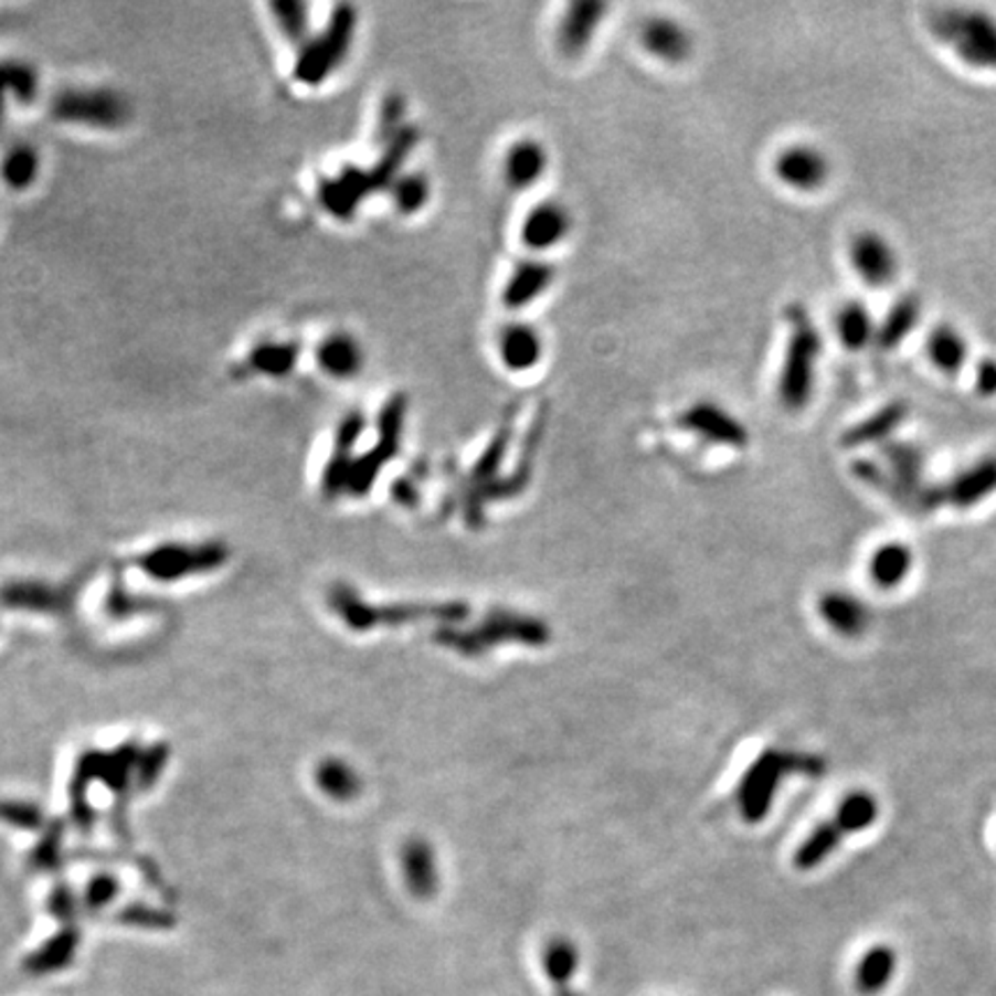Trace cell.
Returning a JSON list of instances; mask_svg holds the SVG:
<instances>
[{
  "instance_id": "obj_39",
  "label": "cell",
  "mask_w": 996,
  "mask_h": 996,
  "mask_svg": "<svg viewBox=\"0 0 996 996\" xmlns=\"http://www.w3.org/2000/svg\"><path fill=\"white\" fill-rule=\"evenodd\" d=\"M508 445H510V427H501V430H498V432L494 434V438L489 441V445L485 448V453H483L480 459L476 462L474 474H470V480H468V487L478 489V487H483V485L496 480L498 468H501V464H504V459H506Z\"/></svg>"
},
{
  "instance_id": "obj_42",
  "label": "cell",
  "mask_w": 996,
  "mask_h": 996,
  "mask_svg": "<svg viewBox=\"0 0 996 996\" xmlns=\"http://www.w3.org/2000/svg\"><path fill=\"white\" fill-rule=\"evenodd\" d=\"M273 12L277 14V21L282 31L288 35L292 42H303L307 35V6L294 3V0H282V3L273 6Z\"/></svg>"
},
{
  "instance_id": "obj_22",
  "label": "cell",
  "mask_w": 996,
  "mask_h": 996,
  "mask_svg": "<svg viewBox=\"0 0 996 996\" xmlns=\"http://www.w3.org/2000/svg\"><path fill=\"white\" fill-rule=\"evenodd\" d=\"M549 155L538 139H519L515 141L504 160V176L510 190H529L547 173Z\"/></svg>"
},
{
  "instance_id": "obj_13",
  "label": "cell",
  "mask_w": 996,
  "mask_h": 996,
  "mask_svg": "<svg viewBox=\"0 0 996 996\" xmlns=\"http://www.w3.org/2000/svg\"><path fill=\"white\" fill-rule=\"evenodd\" d=\"M775 176L796 192H819L830 178V162L824 150L809 144L786 146L775 160Z\"/></svg>"
},
{
  "instance_id": "obj_31",
  "label": "cell",
  "mask_w": 996,
  "mask_h": 996,
  "mask_svg": "<svg viewBox=\"0 0 996 996\" xmlns=\"http://www.w3.org/2000/svg\"><path fill=\"white\" fill-rule=\"evenodd\" d=\"M896 972V953L888 946H877L865 953L856 968V985L862 994L881 992Z\"/></svg>"
},
{
  "instance_id": "obj_16",
  "label": "cell",
  "mask_w": 996,
  "mask_h": 996,
  "mask_svg": "<svg viewBox=\"0 0 996 996\" xmlns=\"http://www.w3.org/2000/svg\"><path fill=\"white\" fill-rule=\"evenodd\" d=\"M544 356V339L538 328L523 321H512L498 332V358L515 374L529 372Z\"/></svg>"
},
{
  "instance_id": "obj_36",
  "label": "cell",
  "mask_w": 996,
  "mask_h": 996,
  "mask_svg": "<svg viewBox=\"0 0 996 996\" xmlns=\"http://www.w3.org/2000/svg\"><path fill=\"white\" fill-rule=\"evenodd\" d=\"M879 817V803L870 792H854L849 794L840 807H837L835 824L843 828L845 835L860 833L870 828Z\"/></svg>"
},
{
  "instance_id": "obj_7",
  "label": "cell",
  "mask_w": 996,
  "mask_h": 996,
  "mask_svg": "<svg viewBox=\"0 0 996 996\" xmlns=\"http://www.w3.org/2000/svg\"><path fill=\"white\" fill-rule=\"evenodd\" d=\"M358 14L351 6H337L330 14L328 29L305 44L303 54L294 67V76L307 86H317L335 72L347 59L353 33H356Z\"/></svg>"
},
{
  "instance_id": "obj_19",
  "label": "cell",
  "mask_w": 996,
  "mask_h": 996,
  "mask_svg": "<svg viewBox=\"0 0 996 996\" xmlns=\"http://www.w3.org/2000/svg\"><path fill=\"white\" fill-rule=\"evenodd\" d=\"M364 415L360 411L349 413L335 436V453L326 466L324 474V489L328 496H337L339 491L349 489V478L353 468V445L364 432Z\"/></svg>"
},
{
  "instance_id": "obj_37",
  "label": "cell",
  "mask_w": 996,
  "mask_h": 996,
  "mask_svg": "<svg viewBox=\"0 0 996 996\" xmlns=\"http://www.w3.org/2000/svg\"><path fill=\"white\" fill-rule=\"evenodd\" d=\"M38 91L35 72L23 63H0V118L8 95H14L21 102H31Z\"/></svg>"
},
{
  "instance_id": "obj_38",
  "label": "cell",
  "mask_w": 996,
  "mask_h": 996,
  "mask_svg": "<svg viewBox=\"0 0 996 996\" xmlns=\"http://www.w3.org/2000/svg\"><path fill=\"white\" fill-rule=\"evenodd\" d=\"M390 190H392V201H395L398 211L404 215H413L417 211H423L430 201V194H432L430 178L423 173L400 176L395 182H392Z\"/></svg>"
},
{
  "instance_id": "obj_8",
  "label": "cell",
  "mask_w": 996,
  "mask_h": 996,
  "mask_svg": "<svg viewBox=\"0 0 996 996\" xmlns=\"http://www.w3.org/2000/svg\"><path fill=\"white\" fill-rule=\"evenodd\" d=\"M406 409H409L406 395H392L385 402V406L381 409L377 445L370 453H364L362 457H358L353 462V468H351L349 491H353L356 496H362V494L370 491L374 487L379 474L383 470V466L400 453V441H402V432H404Z\"/></svg>"
},
{
  "instance_id": "obj_9",
  "label": "cell",
  "mask_w": 996,
  "mask_h": 996,
  "mask_svg": "<svg viewBox=\"0 0 996 996\" xmlns=\"http://www.w3.org/2000/svg\"><path fill=\"white\" fill-rule=\"evenodd\" d=\"M339 612L356 627V631H367L370 625L377 623H404V621H417V618H434L443 623H457L468 618V605L466 602H434V605H398V607H383L374 610L367 607L353 593H345L337 602Z\"/></svg>"
},
{
  "instance_id": "obj_3",
  "label": "cell",
  "mask_w": 996,
  "mask_h": 996,
  "mask_svg": "<svg viewBox=\"0 0 996 996\" xmlns=\"http://www.w3.org/2000/svg\"><path fill=\"white\" fill-rule=\"evenodd\" d=\"M786 324H790V337H786L777 398L786 411L798 413L807 409L809 400L815 398L817 367L824 342L817 324L812 321L807 307L801 303L786 307Z\"/></svg>"
},
{
  "instance_id": "obj_44",
  "label": "cell",
  "mask_w": 996,
  "mask_h": 996,
  "mask_svg": "<svg viewBox=\"0 0 996 996\" xmlns=\"http://www.w3.org/2000/svg\"><path fill=\"white\" fill-rule=\"evenodd\" d=\"M402 112H404V99L400 95H390L385 99V104H383L381 125H379L383 135H388V129H390V139L402 133V127H398V123L402 118Z\"/></svg>"
},
{
  "instance_id": "obj_25",
  "label": "cell",
  "mask_w": 996,
  "mask_h": 996,
  "mask_svg": "<svg viewBox=\"0 0 996 996\" xmlns=\"http://www.w3.org/2000/svg\"><path fill=\"white\" fill-rule=\"evenodd\" d=\"M822 618L843 637H860L870 625V610L847 593H826L819 602Z\"/></svg>"
},
{
  "instance_id": "obj_10",
  "label": "cell",
  "mask_w": 996,
  "mask_h": 996,
  "mask_svg": "<svg viewBox=\"0 0 996 996\" xmlns=\"http://www.w3.org/2000/svg\"><path fill=\"white\" fill-rule=\"evenodd\" d=\"M51 114L65 123L118 127L127 120V104L112 91H63L51 102Z\"/></svg>"
},
{
  "instance_id": "obj_4",
  "label": "cell",
  "mask_w": 996,
  "mask_h": 996,
  "mask_svg": "<svg viewBox=\"0 0 996 996\" xmlns=\"http://www.w3.org/2000/svg\"><path fill=\"white\" fill-rule=\"evenodd\" d=\"M936 42L972 70L996 72V17L978 8H939L928 19Z\"/></svg>"
},
{
  "instance_id": "obj_30",
  "label": "cell",
  "mask_w": 996,
  "mask_h": 996,
  "mask_svg": "<svg viewBox=\"0 0 996 996\" xmlns=\"http://www.w3.org/2000/svg\"><path fill=\"white\" fill-rule=\"evenodd\" d=\"M220 559L222 557H220L218 547L197 549V552H192V549H186V547H165V549H160V552H155V554L148 557L146 568L152 570L155 574H162V576L169 574L171 576L173 572H182V570L197 565V563L199 565H213Z\"/></svg>"
},
{
  "instance_id": "obj_41",
  "label": "cell",
  "mask_w": 996,
  "mask_h": 996,
  "mask_svg": "<svg viewBox=\"0 0 996 996\" xmlns=\"http://www.w3.org/2000/svg\"><path fill=\"white\" fill-rule=\"evenodd\" d=\"M321 786L330 796H335L339 801H347L360 792V780L356 777V773L349 766L339 764V762H330L321 769Z\"/></svg>"
},
{
  "instance_id": "obj_5",
  "label": "cell",
  "mask_w": 996,
  "mask_h": 996,
  "mask_svg": "<svg viewBox=\"0 0 996 996\" xmlns=\"http://www.w3.org/2000/svg\"><path fill=\"white\" fill-rule=\"evenodd\" d=\"M792 773L822 777L826 773V762L815 754L784 750H766L762 756H756V762L745 771L737 794L743 819L750 824L762 822L773 805L777 786Z\"/></svg>"
},
{
  "instance_id": "obj_43",
  "label": "cell",
  "mask_w": 996,
  "mask_h": 996,
  "mask_svg": "<svg viewBox=\"0 0 996 996\" xmlns=\"http://www.w3.org/2000/svg\"><path fill=\"white\" fill-rule=\"evenodd\" d=\"M976 395L989 400L996 398V358H983L974 370Z\"/></svg>"
},
{
  "instance_id": "obj_23",
  "label": "cell",
  "mask_w": 996,
  "mask_h": 996,
  "mask_svg": "<svg viewBox=\"0 0 996 996\" xmlns=\"http://www.w3.org/2000/svg\"><path fill=\"white\" fill-rule=\"evenodd\" d=\"M923 319V300L919 294H904L900 296L886 317L877 324V339L875 345L881 351H896L900 345H904L911 337V332L919 328Z\"/></svg>"
},
{
  "instance_id": "obj_21",
  "label": "cell",
  "mask_w": 996,
  "mask_h": 996,
  "mask_svg": "<svg viewBox=\"0 0 996 996\" xmlns=\"http://www.w3.org/2000/svg\"><path fill=\"white\" fill-rule=\"evenodd\" d=\"M557 271L547 261L529 258L512 271L510 279L504 286V305L508 309H523L536 303L549 286L554 284Z\"/></svg>"
},
{
  "instance_id": "obj_6",
  "label": "cell",
  "mask_w": 996,
  "mask_h": 996,
  "mask_svg": "<svg viewBox=\"0 0 996 996\" xmlns=\"http://www.w3.org/2000/svg\"><path fill=\"white\" fill-rule=\"evenodd\" d=\"M434 639L443 644L445 648H453L466 658H478V655L487 653L496 644L504 642H519L527 646H544L552 639V631L540 618L523 616L506 610H491L483 623H478L470 631H457V627H438Z\"/></svg>"
},
{
  "instance_id": "obj_1",
  "label": "cell",
  "mask_w": 996,
  "mask_h": 996,
  "mask_svg": "<svg viewBox=\"0 0 996 996\" xmlns=\"http://www.w3.org/2000/svg\"><path fill=\"white\" fill-rule=\"evenodd\" d=\"M883 455L890 464L888 474L875 462L858 459L854 464L856 478L881 494H888L898 506L911 512H930L943 504L941 487H932L923 478L925 462L915 445L888 441Z\"/></svg>"
},
{
  "instance_id": "obj_34",
  "label": "cell",
  "mask_w": 996,
  "mask_h": 996,
  "mask_svg": "<svg viewBox=\"0 0 996 996\" xmlns=\"http://www.w3.org/2000/svg\"><path fill=\"white\" fill-rule=\"evenodd\" d=\"M76 943H78L76 932L65 930L59 936L49 939V943H44L38 953H33L29 960H25V968H29L31 974H40V976L61 972V968H65L72 962V957L76 953Z\"/></svg>"
},
{
  "instance_id": "obj_18",
  "label": "cell",
  "mask_w": 996,
  "mask_h": 996,
  "mask_svg": "<svg viewBox=\"0 0 996 996\" xmlns=\"http://www.w3.org/2000/svg\"><path fill=\"white\" fill-rule=\"evenodd\" d=\"M607 6L597 0H576L568 6L559 25V46L565 56H580L593 42Z\"/></svg>"
},
{
  "instance_id": "obj_12",
  "label": "cell",
  "mask_w": 996,
  "mask_h": 996,
  "mask_svg": "<svg viewBox=\"0 0 996 996\" xmlns=\"http://www.w3.org/2000/svg\"><path fill=\"white\" fill-rule=\"evenodd\" d=\"M678 427L701 436L703 441L743 451L750 443V434L737 415L716 402H695L678 415Z\"/></svg>"
},
{
  "instance_id": "obj_17",
  "label": "cell",
  "mask_w": 996,
  "mask_h": 996,
  "mask_svg": "<svg viewBox=\"0 0 996 996\" xmlns=\"http://www.w3.org/2000/svg\"><path fill=\"white\" fill-rule=\"evenodd\" d=\"M943 491V504L955 508H974L996 491V455H987L957 474Z\"/></svg>"
},
{
  "instance_id": "obj_24",
  "label": "cell",
  "mask_w": 996,
  "mask_h": 996,
  "mask_svg": "<svg viewBox=\"0 0 996 996\" xmlns=\"http://www.w3.org/2000/svg\"><path fill=\"white\" fill-rule=\"evenodd\" d=\"M925 351L934 370L943 377H957L972 356V347L962 330L951 324H936L925 342Z\"/></svg>"
},
{
  "instance_id": "obj_26",
  "label": "cell",
  "mask_w": 996,
  "mask_h": 996,
  "mask_svg": "<svg viewBox=\"0 0 996 996\" xmlns=\"http://www.w3.org/2000/svg\"><path fill=\"white\" fill-rule=\"evenodd\" d=\"M402 868L406 877V886L415 898H432L438 888L436 858L432 845L415 837L402 849Z\"/></svg>"
},
{
  "instance_id": "obj_27",
  "label": "cell",
  "mask_w": 996,
  "mask_h": 996,
  "mask_svg": "<svg viewBox=\"0 0 996 996\" xmlns=\"http://www.w3.org/2000/svg\"><path fill=\"white\" fill-rule=\"evenodd\" d=\"M835 332L847 351H862L875 345L877 321L870 307L860 300H847L835 314Z\"/></svg>"
},
{
  "instance_id": "obj_35",
  "label": "cell",
  "mask_w": 996,
  "mask_h": 996,
  "mask_svg": "<svg viewBox=\"0 0 996 996\" xmlns=\"http://www.w3.org/2000/svg\"><path fill=\"white\" fill-rule=\"evenodd\" d=\"M300 358V347L292 342H264L258 345L252 356L250 364L254 372L268 374V377H286L294 370Z\"/></svg>"
},
{
  "instance_id": "obj_2",
  "label": "cell",
  "mask_w": 996,
  "mask_h": 996,
  "mask_svg": "<svg viewBox=\"0 0 996 996\" xmlns=\"http://www.w3.org/2000/svg\"><path fill=\"white\" fill-rule=\"evenodd\" d=\"M415 144L417 129L402 127V133L388 141L383 157L370 171L349 167L337 178L324 180L319 188V199L326 211L339 220H349L367 197L392 188V182L400 178V167L406 162Z\"/></svg>"
},
{
  "instance_id": "obj_28",
  "label": "cell",
  "mask_w": 996,
  "mask_h": 996,
  "mask_svg": "<svg viewBox=\"0 0 996 996\" xmlns=\"http://www.w3.org/2000/svg\"><path fill=\"white\" fill-rule=\"evenodd\" d=\"M319 364L328 377L335 379H353L360 374L364 364L362 347L358 339L351 335H330L326 342L319 347Z\"/></svg>"
},
{
  "instance_id": "obj_15",
  "label": "cell",
  "mask_w": 996,
  "mask_h": 996,
  "mask_svg": "<svg viewBox=\"0 0 996 996\" xmlns=\"http://www.w3.org/2000/svg\"><path fill=\"white\" fill-rule=\"evenodd\" d=\"M639 38L653 59L669 65L686 63L695 49L690 31L684 23H678L669 17H650L642 25Z\"/></svg>"
},
{
  "instance_id": "obj_33",
  "label": "cell",
  "mask_w": 996,
  "mask_h": 996,
  "mask_svg": "<svg viewBox=\"0 0 996 996\" xmlns=\"http://www.w3.org/2000/svg\"><path fill=\"white\" fill-rule=\"evenodd\" d=\"M576 966H580V951L565 936H557L542 951V968L554 987L570 985Z\"/></svg>"
},
{
  "instance_id": "obj_32",
  "label": "cell",
  "mask_w": 996,
  "mask_h": 996,
  "mask_svg": "<svg viewBox=\"0 0 996 996\" xmlns=\"http://www.w3.org/2000/svg\"><path fill=\"white\" fill-rule=\"evenodd\" d=\"M843 837H845V833H843L840 826L835 824V819L817 826L815 830L809 833L807 840L798 847V851L794 856L796 868L798 870H815L819 862H824L837 849V845L843 843Z\"/></svg>"
},
{
  "instance_id": "obj_20",
  "label": "cell",
  "mask_w": 996,
  "mask_h": 996,
  "mask_svg": "<svg viewBox=\"0 0 996 996\" xmlns=\"http://www.w3.org/2000/svg\"><path fill=\"white\" fill-rule=\"evenodd\" d=\"M907 417H909L907 402L902 400L886 402L875 413L865 415L862 421H858L843 434V448H862V445L883 441L888 443V438L907 423Z\"/></svg>"
},
{
  "instance_id": "obj_11",
  "label": "cell",
  "mask_w": 996,
  "mask_h": 996,
  "mask_svg": "<svg viewBox=\"0 0 996 996\" xmlns=\"http://www.w3.org/2000/svg\"><path fill=\"white\" fill-rule=\"evenodd\" d=\"M849 261L860 282L872 288H886L900 275V256L893 243L872 229L854 235L849 243Z\"/></svg>"
},
{
  "instance_id": "obj_45",
  "label": "cell",
  "mask_w": 996,
  "mask_h": 996,
  "mask_svg": "<svg viewBox=\"0 0 996 996\" xmlns=\"http://www.w3.org/2000/svg\"><path fill=\"white\" fill-rule=\"evenodd\" d=\"M392 494H395V501L406 508H415L421 504V491H417V487L409 478H402L392 485Z\"/></svg>"
},
{
  "instance_id": "obj_14",
  "label": "cell",
  "mask_w": 996,
  "mask_h": 996,
  "mask_svg": "<svg viewBox=\"0 0 996 996\" xmlns=\"http://www.w3.org/2000/svg\"><path fill=\"white\" fill-rule=\"evenodd\" d=\"M572 231V215L559 201H542L531 208L521 224V243L533 252H547L561 245Z\"/></svg>"
},
{
  "instance_id": "obj_29",
  "label": "cell",
  "mask_w": 996,
  "mask_h": 996,
  "mask_svg": "<svg viewBox=\"0 0 996 996\" xmlns=\"http://www.w3.org/2000/svg\"><path fill=\"white\" fill-rule=\"evenodd\" d=\"M913 565L911 549L902 542H888L881 544L872 561H870V574L877 586L881 589H896L900 586Z\"/></svg>"
},
{
  "instance_id": "obj_40",
  "label": "cell",
  "mask_w": 996,
  "mask_h": 996,
  "mask_svg": "<svg viewBox=\"0 0 996 996\" xmlns=\"http://www.w3.org/2000/svg\"><path fill=\"white\" fill-rule=\"evenodd\" d=\"M38 152L29 146H17L14 150L8 152L6 162H3V178L8 180V186L14 190H23L29 188L31 182L38 176Z\"/></svg>"
}]
</instances>
